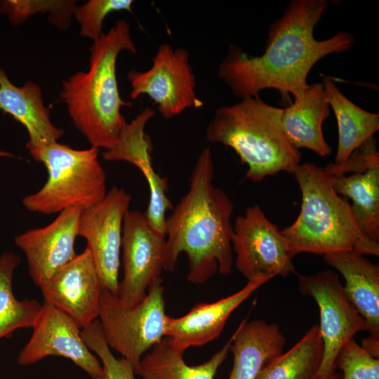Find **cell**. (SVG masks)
<instances>
[{"label":"cell","instance_id":"cell-1","mask_svg":"<svg viewBox=\"0 0 379 379\" xmlns=\"http://www.w3.org/2000/svg\"><path fill=\"white\" fill-rule=\"evenodd\" d=\"M328 7L326 0H293L270 26L264 52L258 56L231 44L218 68V77L237 97L258 95L265 89H276L283 97L307 86V78L322 58L350 50L354 36L339 31L317 40L314 27Z\"/></svg>","mask_w":379,"mask_h":379},{"label":"cell","instance_id":"cell-2","mask_svg":"<svg viewBox=\"0 0 379 379\" xmlns=\"http://www.w3.org/2000/svg\"><path fill=\"white\" fill-rule=\"evenodd\" d=\"M214 172L212 152L205 147L192 171L188 192L165 222L164 270L173 272L185 253L187 279L195 284L232 270L233 204L224 190L214 186Z\"/></svg>","mask_w":379,"mask_h":379},{"label":"cell","instance_id":"cell-3","mask_svg":"<svg viewBox=\"0 0 379 379\" xmlns=\"http://www.w3.org/2000/svg\"><path fill=\"white\" fill-rule=\"evenodd\" d=\"M124 50L136 53L130 25L119 20L93 41L88 71L78 72L62 81L60 98L73 123L98 149L114 146L126 124L121 108L132 106L121 99L117 79V60Z\"/></svg>","mask_w":379,"mask_h":379},{"label":"cell","instance_id":"cell-4","mask_svg":"<svg viewBox=\"0 0 379 379\" xmlns=\"http://www.w3.org/2000/svg\"><path fill=\"white\" fill-rule=\"evenodd\" d=\"M293 174L301 192L300 212L281 232L295 255L350 252L379 255V243L364 234L350 204L334 190L326 167L305 163Z\"/></svg>","mask_w":379,"mask_h":379},{"label":"cell","instance_id":"cell-5","mask_svg":"<svg viewBox=\"0 0 379 379\" xmlns=\"http://www.w3.org/2000/svg\"><path fill=\"white\" fill-rule=\"evenodd\" d=\"M282 110L259 95L220 107L207 124L206 140L232 148L247 165L246 178L252 181L281 171L293 173L301 156L283 131Z\"/></svg>","mask_w":379,"mask_h":379},{"label":"cell","instance_id":"cell-6","mask_svg":"<svg viewBox=\"0 0 379 379\" xmlns=\"http://www.w3.org/2000/svg\"><path fill=\"white\" fill-rule=\"evenodd\" d=\"M98 149H74L58 142L30 152L43 164L47 180L22 203L29 211L50 215L80 205L84 208L101 201L107 191L106 173L98 159Z\"/></svg>","mask_w":379,"mask_h":379},{"label":"cell","instance_id":"cell-7","mask_svg":"<svg viewBox=\"0 0 379 379\" xmlns=\"http://www.w3.org/2000/svg\"><path fill=\"white\" fill-rule=\"evenodd\" d=\"M164 290L160 279L151 285L144 299L132 307L124 305L117 294L101 291L98 319L103 338L138 375L142 358L166 337Z\"/></svg>","mask_w":379,"mask_h":379},{"label":"cell","instance_id":"cell-8","mask_svg":"<svg viewBox=\"0 0 379 379\" xmlns=\"http://www.w3.org/2000/svg\"><path fill=\"white\" fill-rule=\"evenodd\" d=\"M232 251L235 266L248 280L265 279L295 273L290 248L281 230L266 217L258 205L249 206L233 225Z\"/></svg>","mask_w":379,"mask_h":379},{"label":"cell","instance_id":"cell-9","mask_svg":"<svg viewBox=\"0 0 379 379\" xmlns=\"http://www.w3.org/2000/svg\"><path fill=\"white\" fill-rule=\"evenodd\" d=\"M131 83L130 98L148 95L165 119L179 115L188 108H199L204 102L196 93V77L184 48H173L161 44L152 58L151 67L128 73Z\"/></svg>","mask_w":379,"mask_h":379},{"label":"cell","instance_id":"cell-10","mask_svg":"<svg viewBox=\"0 0 379 379\" xmlns=\"http://www.w3.org/2000/svg\"><path fill=\"white\" fill-rule=\"evenodd\" d=\"M295 274L300 292L311 296L319 307L324 355L317 374H326L335 368L341 348L357 333L368 332L369 328L335 272L323 270L311 275Z\"/></svg>","mask_w":379,"mask_h":379},{"label":"cell","instance_id":"cell-11","mask_svg":"<svg viewBox=\"0 0 379 379\" xmlns=\"http://www.w3.org/2000/svg\"><path fill=\"white\" fill-rule=\"evenodd\" d=\"M131 195L124 189L112 187L97 204L81 211L78 236L84 238L102 290L117 294L124 220Z\"/></svg>","mask_w":379,"mask_h":379},{"label":"cell","instance_id":"cell-12","mask_svg":"<svg viewBox=\"0 0 379 379\" xmlns=\"http://www.w3.org/2000/svg\"><path fill=\"white\" fill-rule=\"evenodd\" d=\"M166 236L154 230L144 213L128 211L122 231L123 278L117 295L128 307L142 301L152 284L161 279Z\"/></svg>","mask_w":379,"mask_h":379},{"label":"cell","instance_id":"cell-13","mask_svg":"<svg viewBox=\"0 0 379 379\" xmlns=\"http://www.w3.org/2000/svg\"><path fill=\"white\" fill-rule=\"evenodd\" d=\"M332 185L347 201L364 234L379 243V153L374 137L357 148L341 164L326 166Z\"/></svg>","mask_w":379,"mask_h":379},{"label":"cell","instance_id":"cell-14","mask_svg":"<svg viewBox=\"0 0 379 379\" xmlns=\"http://www.w3.org/2000/svg\"><path fill=\"white\" fill-rule=\"evenodd\" d=\"M32 328L30 339L18 355L19 365L27 366L58 356L71 360L91 378L102 373L101 362L86 344L81 328L65 313L44 302Z\"/></svg>","mask_w":379,"mask_h":379},{"label":"cell","instance_id":"cell-15","mask_svg":"<svg viewBox=\"0 0 379 379\" xmlns=\"http://www.w3.org/2000/svg\"><path fill=\"white\" fill-rule=\"evenodd\" d=\"M39 287L44 302L67 314L80 328L98 319L102 287L86 247Z\"/></svg>","mask_w":379,"mask_h":379},{"label":"cell","instance_id":"cell-16","mask_svg":"<svg viewBox=\"0 0 379 379\" xmlns=\"http://www.w3.org/2000/svg\"><path fill=\"white\" fill-rule=\"evenodd\" d=\"M84 208L74 205L65 208L48 225L15 236L14 241L25 254L28 273L39 286L77 253L79 218Z\"/></svg>","mask_w":379,"mask_h":379},{"label":"cell","instance_id":"cell-17","mask_svg":"<svg viewBox=\"0 0 379 379\" xmlns=\"http://www.w3.org/2000/svg\"><path fill=\"white\" fill-rule=\"evenodd\" d=\"M155 115L153 109L147 107L121 130L114 146L102 153L106 161H124L135 166L143 174L149 186V199L144 213L149 224L165 235L166 213L173 206L167 196V177L160 176L154 169L151 152V138L145 131L148 121Z\"/></svg>","mask_w":379,"mask_h":379},{"label":"cell","instance_id":"cell-18","mask_svg":"<svg viewBox=\"0 0 379 379\" xmlns=\"http://www.w3.org/2000/svg\"><path fill=\"white\" fill-rule=\"evenodd\" d=\"M266 282L265 279L248 281L241 290L227 297L197 304L180 317L168 316L166 337L183 351L208 343L220 335L232 313Z\"/></svg>","mask_w":379,"mask_h":379},{"label":"cell","instance_id":"cell-19","mask_svg":"<svg viewBox=\"0 0 379 379\" xmlns=\"http://www.w3.org/2000/svg\"><path fill=\"white\" fill-rule=\"evenodd\" d=\"M0 109L11 115L26 129L29 153L58 142L64 131L53 125L49 110L44 105L40 87L33 81L16 86L0 67Z\"/></svg>","mask_w":379,"mask_h":379},{"label":"cell","instance_id":"cell-20","mask_svg":"<svg viewBox=\"0 0 379 379\" xmlns=\"http://www.w3.org/2000/svg\"><path fill=\"white\" fill-rule=\"evenodd\" d=\"M293 102L283 109L281 122L283 131L298 149L306 148L321 157L331 154L326 142L322 124L330 115L322 83L308 84L293 95Z\"/></svg>","mask_w":379,"mask_h":379},{"label":"cell","instance_id":"cell-21","mask_svg":"<svg viewBox=\"0 0 379 379\" xmlns=\"http://www.w3.org/2000/svg\"><path fill=\"white\" fill-rule=\"evenodd\" d=\"M285 344L278 324L244 319L233 333L230 348L233 366L228 379H256L260 371L283 352Z\"/></svg>","mask_w":379,"mask_h":379},{"label":"cell","instance_id":"cell-22","mask_svg":"<svg viewBox=\"0 0 379 379\" xmlns=\"http://www.w3.org/2000/svg\"><path fill=\"white\" fill-rule=\"evenodd\" d=\"M324 261L345 280V290L366 320L369 335L379 336V265L356 253L324 255Z\"/></svg>","mask_w":379,"mask_h":379},{"label":"cell","instance_id":"cell-23","mask_svg":"<svg viewBox=\"0 0 379 379\" xmlns=\"http://www.w3.org/2000/svg\"><path fill=\"white\" fill-rule=\"evenodd\" d=\"M233 335L208 361L190 366L185 363V351L168 337H164L142 358L139 375L142 379H214L230 352Z\"/></svg>","mask_w":379,"mask_h":379},{"label":"cell","instance_id":"cell-24","mask_svg":"<svg viewBox=\"0 0 379 379\" xmlns=\"http://www.w3.org/2000/svg\"><path fill=\"white\" fill-rule=\"evenodd\" d=\"M326 100L336 119L338 142L334 163H344L351 154L379 129V114L364 110L350 100L328 77L322 82Z\"/></svg>","mask_w":379,"mask_h":379},{"label":"cell","instance_id":"cell-25","mask_svg":"<svg viewBox=\"0 0 379 379\" xmlns=\"http://www.w3.org/2000/svg\"><path fill=\"white\" fill-rule=\"evenodd\" d=\"M324 355L318 324H314L287 352H282L258 373L256 379H313Z\"/></svg>","mask_w":379,"mask_h":379},{"label":"cell","instance_id":"cell-26","mask_svg":"<svg viewBox=\"0 0 379 379\" xmlns=\"http://www.w3.org/2000/svg\"><path fill=\"white\" fill-rule=\"evenodd\" d=\"M20 263V258L13 252L0 256V340L18 329L32 328L41 309L38 301L20 300L13 293V274Z\"/></svg>","mask_w":379,"mask_h":379},{"label":"cell","instance_id":"cell-27","mask_svg":"<svg viewBox=\"0 0 379 379\" xmlns=\"http://www.w3.org/2000/svg\"><path fill=\"white\" fill-rule=\"evenodd\" d=\"M88 347L101 362L102 372L91 379H135L132 366L124 358L117 359L107 345L98 319L81 329Z\"/></svg>","mask_w":379,"mask_h":379},{"label":"cell","instance_id":"cell-28","mask_svg":"<svg viewBox=\"0 0 379 379\" xmlns=\"http://www.w3.org/2000/svg\"><path fill=\"white\" fill-rule=\"evenodd\" d=\"M131 0H90L81 6H75L73 15L80 25V35L93 41L103 33L102 22L110 13L132 11Z\"/></svg>","mask_w":379,"mask_h":379},{"label":"cell","instance_id":"cell-29","mask_svg":"<svg viewBox=\"0 0 379 379\" xmlns=\"http://www.w3.org/2000/svg\"><path fill=\"white\" fill-rule=\"evenodd\" d=\"M74 1H7L2 8L7 12L11 21L19 23L37 12L49 11L50 20L58 27L67 25L73 15Z\"/></svg>","mask_w":379,"mask_h":379},{"label":"cell","instance_id":"cell-30","mask_svg":"<svg viewBox=\"0 0 379 379\" xmlns=\"http://www.w3.org/2000/svg\"><path fill=\"white\" fill-rule=\"evenodd\" d=\"M335 366L342 371L341 379H379V359L369 354L354 338L341 348Z\"/></svg>","mask_w":379,"mask_h":379},{"label":"cell","instance_id":"cell-31","mask_svg":"<svg viewBox=\"0 0 379 379\" xmlns=\"http://www.w3.org/2000/svg\"><path fill=\"white\" fill-rule=\"evenodd\" d=\"M361 347L372 357L378 359L379 336L369 335L362 340Z\"/></svg>","mask_w":379,"mask_h":379},{"label":"cell","instance_id":"cell-32","mask_svg":"<svg viewBox=\"0 0 379 379\" xmlns=\"http://www.w3.org/2000/svg\"><path fill=\"white\" fill-rule=\"evenodd\" d=\"M313 379H341V375L336 371V368H334L326 374H317Z\"/></svg>","mask_w":379,"mask_h":379},{"label":"cell","instance_id":"cell-33","mask_svg":"<svg viewBox=\"0 0 379 379\" xmlns=\"http://www.w3.org/2000/svg\"><path fill=\"white\" fill-rule=\"evenodd\" d=\"M0 157H13V155L9 152L0 150Z\"/></svg>","mask_w":379,"mask_h":379}]
</instances>
